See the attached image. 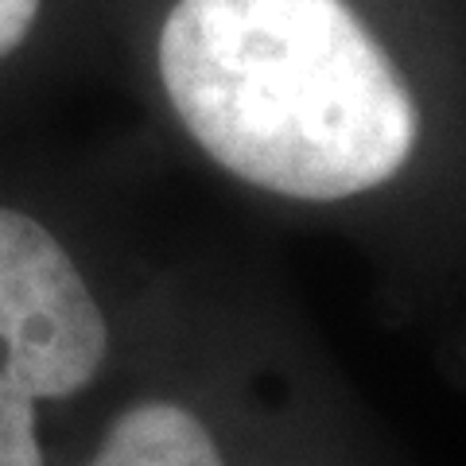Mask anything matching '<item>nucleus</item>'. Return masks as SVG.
Wrapping results in <instances>:
<instances>
[{"label": "nucleus", "mask_w": 466, "mask_h": 466, "mask_svg": "<svg viewBox=\"0 0 466 466\" xmlns=\"http://www.w3.org/2000/svg\"><path fill=\"white\" fill-rule=\"evenodd\" d=\"M416 0H109L187 164L373 265L392 311L466 354V58Z\"/></svg>", "instance_id": "f257e3e1"}, {"label": "nucleus", "mask_w": 466, "mask_h": 466, "mask_svg": "<svg viewBox=\"0 0 466 466\" xmlns=\"http://www.w3.org/2000/svg\"><path fill=\"white\" fill-rule=\"evenodd\" d=\"M381 447L291 315L191 272L66 466H366Z\"/></svg>", "instance_id": "f03ea898"}, {"label": "nucleus", "mask_w": 466, "mask_h": 466, "mask_svg": "<svg viewBox=\"0 0 466 466\" xmlns=\"http://www.w3.org/2000/svg\"><path fill=\"white\" fill-rule=\"evenodd\" d=\"M187 280L90 198L0 175V466H66Z\"/></svg>", "instance_id": "7ed1b4c3"}, {"label": "nucleus", "mask_w": 466, "mask_h": 466, "mask_svg": "<svg viewBox=\"0 0 466 466\" xmlns=\"http://www.w3.org/2000/svg\"><path fill=\"white\" fill-rule=\"evenodd\" d=\"M94 12L109 20V0H0V101L63 63L70 43L94 32Z\"/></svg>", "instance_id": "20e7f679"}]
</instances>
